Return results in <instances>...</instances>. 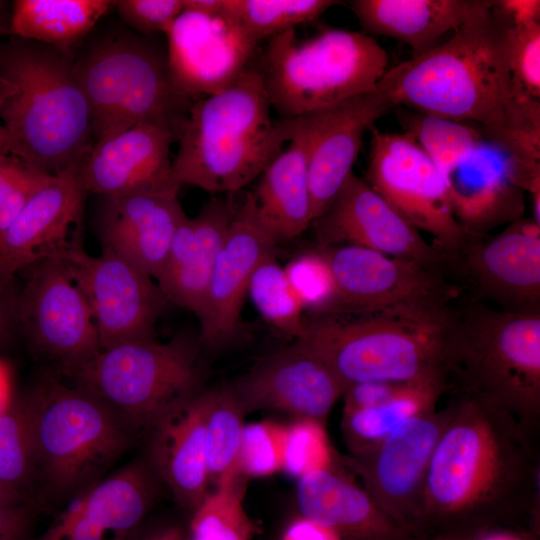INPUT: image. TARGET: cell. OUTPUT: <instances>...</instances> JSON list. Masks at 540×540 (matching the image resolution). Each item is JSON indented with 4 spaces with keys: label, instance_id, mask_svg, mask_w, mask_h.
I'll list each match as a JSON object with an SVG mask.
<instances>
[{
    "label": "cell",
    "instance_id": "1",
    "mask_svg": "<svg viewBox=\"0 0 540 540\" xmlns=\"http://www.w3.org/2000/svg\"><path fill=\"white\" fill-rule=\"evenodd\" d=\"M508 27L486 0L445 42L388 68L376 90L392 107L473 124L484 137L540 161V101L513 82Z\"/></svg>",
    "mask_w": 540,
    "mask_h": 540
},
{
    "label": "cell",
    "instance_id": "2",
    "mask_svg": "<svg viewBox=\"0 0 540 540\" xmlns=\"http://www.w3.org/2000/svg\"><path fill=\"white\" fill-rule=\"evenodd\" d=\"M449 406L423 484L420 526L533 503L539 490L535 433L484 399L459 396Z\"/></svg>",
    "mask_w": 540,
    "mask_h": 540
},
{
    "label": "cell",
    "instance_id": "3",
    "mask_svg": "<svg viewBox=\"0 0 540 540\" xmlns=\"http://www.w3.org/2000/svg\"><path fill=\"white\" fill-rule=\"evenodd\" d=\"M0 123L12 156L36 171L85 159L91 114L69 48L13 36L0 45Z\"/></svg>",
    "mask_w": 540,
    "mask_h": 540
},
{
    "label": "cell",
    "instance_id": "4",
    "mask_svg": "<svg viewBox=\"0 0 540 540\" xmlns=\"http://www.w3.org/2000/svg\"><path fill=\"white\" fill-rule=\"evenodd\" d=\"M256 66L228 87L193 101L172 159V178L211 194L233 195L258 178L290 140L274 119Z\"/></svg>",
    "mask_w": 540,
    "mask_h": 540
},
{
    "label": "cell",
    "instance_id": "5",
    "mask_svg": "<svg viewBox=\"0 0 540 540\" xmlns=\"http://www.w3.org/2000/svg\"><path fill=\"white\" fill-rule=\"evenodd\" d=\"M30 426L33 503L62 505L107 475L136 438L95 394L49 373L21 398Z\"/></svg>",
    "mask_w": 540,
    "mask_h": 540
},
{
    "label": "cell",
    "instance_id": "6",
    "mask_svg": "<svg viewBox=\"0 0 540 540\" xmlns=\"http://www.w3.org/2000/svg\"><path fill=\"white\" fill-rule=\"evenodd\" d=\"M455 306L438 313L314 314L296 340L326 363L345 390L368 382H434L447 389L444 351Z\"/></svg>",
    "mask_w": 540,
    "mask_h": 540
},
{
    "label": "cell",
    "instance_id": "7",
    "mask_svg": "<svg viewBox=\"0 0 540 540\" xmlns=\"http://www.w3.org/2000/svg\"><path fill=\"white\" fill-rule=\"evenodd\" d=\"M459 301L444 351L447 392L503 407L536 433L540 312L496 309L472 299Z\"/></svg>",
    "mask_w": 540,
    "mask_h": 540
},
{
    "label": "cell",
    "instance_id": "8",
    "mask_svg": "<svg viewBox=\"0 0 540 540\" xmlns=\"http://www.w3.org/2000/svg\"><path fill=\"white\" fill-rule=\"evenodd\" d=\"M388 63L363 32L326 28L300 41L290 29L268 39L256 67L271 107L294 118L375 91Z\"/></svg>",
    "mask_w": 540,
    "mask_h": 540
},
{
    "label": "cell",
    "instance_id": "9",
    "mask_svg": "<svg viewBox=\"0 0 540 540\" xmlns=\"http://www.w3.org/2000/svg\"><path fill=\"white\" fill-rule=\"evenodd\" d=\"M75 69L95 141L138 124L163 126L179 137L193 100L176 87L167 51L139 36H111L75 61Z\"/></svg>",
    "mask_w": 540,
    "mask_h": 540
},
{
    "label": "cell",
    "instance_id": "10",
    "mask_svg": "<svg viewBox=\"0 0 540 540\" xmlns=\"http://www.w3.org/2000/svg\"><path fill=\"white\" fill-rule=\"evenodd\" d=\"M198 341H130L102 349L70 379L105 402L135 437L203 390L206 366Z\"/></svg>",
    "mask_w": 540,
    "mask_h": 540
},
{
    "label": "cell",
    "instance_id": "11",
    "mask_svg": "<svg viewBox=\"0 0 540 540\" xmlns=\"http://www.w3.org/2000/svg\"><path fill=\"white\" fill-rule=\"evenodd\" d=\"M319 249L335 285V303L327 313H438L461 299L462 286L445 269L354 245Z\"/></svg>",
    "mask_w": 540,
    "mask_h": 540
},
{
    "label": "cell",
    "instance_id": "12",
    "mask_svg": "<svg viewBox=\"0 0 540 540\" xmlns=\"http://www.w3.org/2000/svg\"><path fill=\"white\" fill-rule=\"evenodd\" d=\"M370 131L364 180L418 231L430 234L452 267L469 233L454 216L444 176L408 133L375 125Z\"/></svg>",
    "mask_w": 540,
    "mask_h": 540
},
{
    "label": "cell",
    "instance_id": "13",
    "mask_svg": "<svg viewBox=\"0 0 540 540\" xmlns=\"http://www.w3.org/2000/svg\"><path fill=\"white\" fill-rule=\"evenodd\" d=\"M16 297V320L32 349L71 378L100 351L87 300L61 259L28 268Z\"/></svg>",
    "mask_w": 540,
    "mask_h": 540
},
{
    "label": "cell",
    "instance_id": "14",
    "mask_svg": "<svg viewBox=\"0 0 540 540\" xmlns=\"http://www.w3.org/2000/svg\"><path fill=\"white\" fill-rule=\"evenodd\" d=\"M454 216L469 234L486 235L523 217L524 194L540 217V161L521 157L483 137L472 152L444 175Z\"/></svg>",
    "mask_w": 540,
    "mask_h": 540
},
{
    "label": "cell",
    "instance_id": "15",
    "mask_svg": "<svg viewBox=\"0 0 540 540\" xmlns=\"http://www.w3.org/2000/svg\"><path fill=\"white\" fill-rule=\"evenodd\" d=\"M60 259L87 300L101 350L155 338L168 300L149 274L105 248L91 255L82 246Z\"/></svg>",
    "mask_w": 540,
    "mask_h": 540
},
{
    "label": "cell",
    "instance_id": "16",
    "mask_svg": "<svg viewBox=\"0 0 540 540\" xmlns=\"http://www.w3.org/2000/svg\"><path fill=\"white\" fill-rule=\"evenodd\" d=\"M450 406L420 413L369 449L343 457L375 503L396 523L415 532L420 526L421 495L436 443Z\"/></svg>",
    "mask_w": 540,
    "mask_h": 540
},
{
    "label": "cell",
    "instance_id": "17",
    "mask_svg": "<svg viewBox=\"0 0 540 540\" xmlns=\"http://www.w3.org/2000/svg\"><path fill=\"white\" fill-rule=\"evenodd\" d=\"M81 163L50 175L0 234V285L9 287L18 274L37 263L60 259L83 246L87 192L80 177Z\"/></svg>",
    "mask_w": 540,
    "mask_h": 540
},
{
    "label": "cell",
    "instance_id": "18",
    "mask_svg": "<svg viewBox=\"0 0 540 540\" xmlns=\"http://www.w3.org/2000/svg\"><path fill=\"white\" fill-rule=\"evenodd\" d=\"M452 269L466 280L472 300L540 312V224L522 217L492 237L468 234Z\"/></svg>",
    "mask_w": 540,
    "mask_h": 540
},
{
    "label": "cell",
    "instance_id": "19",
    "mask_svg": "<svg viewBox=\"0 0 540 540\" xmlns=\"http://www.w3.org/2000/svg\"><path fill=\"white\" fill-rule=\"evenodd\" d=\"M312 224L321 248L354 245L390 257L451 269L450 260L442 251L425 241L386 199L353 173Z\"/></svg>",
    "mask_w": 540,
    "mask_h": 540
},
{
    "label": "cell",
    "instance_id": "20",
    "mask_svg": "<svg viewBox=\"0 0 540 540\" xmlns=\"http://www.w3.org/2000/svg\"><path fill=\"white\" fill-rule=\"evenodd\" d=\"M157 481L147 460L122 466L65 501L34 540H131L154 502Z\"/></svg>",
    "mask_w": 540,
    "mask_h": 540
},
{
    "label": "cell",
    "instance_id": "21",
    "mask_svg": "<svg viewBox=\"0 0 540 540\" xmlns=\"http://www.w3.org/2000/svg\"><path fill=\"white\" fill-rule=\"evenodd\" d=\"M229 385L245 414L277 410L324 424L345 392L326 363L298 340L263 358Z\"/></svg>",
    "mask_w": 540,
    "mask_h": 540
},
{
    "label": "cell",
    "instance_id": "22",
    "mask_svg": "<svg viewBox=\"0 0 540 540\" xmlns=\"http://www.w3.org/2000/svg\"><path fill=\"white\" fill-rule=\"evenodd\" d=\"M391 108L375 90L294 117L306 136L313 221L327 209L352 173L365 132Z\"/></svg>",
    "mask_w": 540,
    "mask_h": 540
},
{
    "label": "cell",
    "instance_id": "23",
    "mask_svg": "<svg viewBox=\"0 0 540 540\" xmlns=\"http://www.w3.org/2000/svg\"><path fill=\"white\" fill-rule=\"evenodd\" d=\"M176 87L191 100L232 84L250 65L257 43L223 17L182 11L165 33Z\"/></svg>",
    "mask_w": 540,
    "mask_h": 540
},
{
    "label": "cell",
    "instance_id": "24",
    "mask_svg": "<svg viewBox=\"0 0 540 540\" xmlns=\"http://www.w3.org/2000/svg\"><path fill=\"white\" fill-rule=\"evenodd\" d=\"M277 244L260 222L248 192L216 258L204 311L198 319L201 345L220 347L237 335L250 279L263 260L274 256Z\"/></svg>",
    "mask_w": 540,
    "mask_h": 540
},
{
    "label": "cell",
    "instance_id": "25",
    "mask_svg": "<svg viewBox=\"0 0 540 540\" xmlns=\"http://www.w3.org/2000/svg\"><path fill=\"white\" fill-rule=\"evenodd\" d=\"M179 189L169 186L103 197L97 218L101 248L155 280L174 233L186 216L178 199Z\"/></svg>",
    "mask_w": 540,
    "mask_h": 540
},
{
    "label": "cell",
    "instance_id": "26",
    "mask_svg": "<svg viewBox=\"0 0 540 540\" xmlns=\"http://www.w3.org/2000/svg\"><path fill=\"white\" fill-rule=\"evenodd\" d=\"M177 139L166 127L138 124L95 141L80 166L86 192L105 197L178 186L170 158V147Z\"/></svg>",
    "mask_w": 540,
    "mask_h": 540
},
{
    "label": "cell",
    "instance_id": "27",
    "mask_svg": "<svg viewBox=\"0 0 540 540\" xmlns=\"http://www.w3.org/2000/svg\"><path fill=\"white\" fill-rule=\"evenodd\" d=\"M237 207L232 195L212 197L199 213L183 218L170 243L164 264L155 278L166 299L203 314L218 253Z\"/></svg>",
    "mask_w": 540,
    "mask_h": 540
},
{
    "label": "cell",
    "instance_id": "28",
    "mask_svg": "<svg viewBox=\"0 0 540 540\" xmlns=\"http://www.w3.org/2000/svg\"><path fill=\"white\" fill-rule=\"evenodd\" d=\"M208 389L163 415L145 434L147 461L176 501L196 509L209 494L205 433Z\"/></svg>",
    "mask_w": 540,
    "mask_h": 540
},
{
    "label": "cell",
    "instance_id": "29",
    "mask_svg": "<svg viewBox=\"0 0 540 540\" xmlns=\"http://www.w3.org/2000/svg\"><path fill=\"white\" fill-rule=\"evenodd\" d=\"M301 517L335 531L345 540H382L414 534L391 519L364 488L334 468L297 480Z\"/></svg>",
    "mask_w": 540,
    "mask_h": 540
},
{
    "label": "cell",
    "instance_id": "30",
    "mask_svg": "<svg viewBox=\"0 0 540 540\" xmlns=\"http://www.w3.org/2000/svg\"><path fill=\"white\" fill-rule=\"evenodd\" d=\"M486 0H353L363 33L396 39L422 55L445 42Z\"/></svg>",
    "mask_w": 540,
    "mask_h": 540
},
{
    "label": "cell",
    "instance_id": "31",
    "mask_svg": "<svg viewBox=\"0 0 540 540\" xmlns=\"http://www.w3.org/2000/svg\"><path fill=\"white\" fill-rule=\"evenodd\" d=\"M288 145L259 176L251 192L260 222L277 241L292 240L313 222L306 136L295 118Z\"/></svg>",
    "mask_w": 540,
    "mask_h": 540
},
{
    "label": "cell",
    "instance_id": "32",
    "mask_svg": "<svg viewBox=\"0 0 540 540\" xmlns=\"http://www.w3.org/2000/svg\"><path fill=\"white\" fill-rule=\"evenodd\" d=\"M114 7L109 0H16L13 37L67 47L84 37Z\"/></svg>",
    "mask_w": 540,
    "mask_h": 540
},
{
    "label": "cell",
    "instance_id": "33",
    "mask_svg": "<svg viewBox=\"0 0 540 540\" xmlns=\"http://www.w3.org/2000/svg\"><path fill=\"white\" fill-rule=\"evenodd\" d=\"M445 392L440 383H410L379 403L343 406L341 427L350 455L374 446L406 420L436 408Z\"/></svg>",
    "mask_w": 540,
    "mask_h": 540
},
{
    "label": "cell",
    "instance_id": "34",
    "mask_svg": "<svg viewBox=\"0 0 540 540\" xmlns=\"http://www.w3.org/2000/svg\"><path fill=\"white\" fill-rule=\"evenodd\" d=\"M205 451L210 485L214 489L245 478L238 456L245 412L230 385L208 389Z\"/></svg>",
    "mask_w": 540,
    "mask_h": 540
},
{
    "label": "cell",
    "instance_id": "35",
    "mask_svg": "<svg viewBox=\"0 0 540 540\" xmlns=\"http://www.w3.org/2000/svg\"><path fill=\"white\" fill-rule=\"evenodd\" d=\"M335 0H222L220 16L255 43L312 21Z\"/></svg>",
    "mask_w": 540,
    "mask_h": 540
},
{
    "label": "cell",
    "instance_id": "36",
    "mask_svg": "<svg viewBox=\"0 0 540 540\" xmlns=\"http://www.w3.org/2000/svg\"><path fill=\"white\" fill-rule=\"evenodd\" d=\"M405 132L423 149L444 176L466 158L484 137L473 124L421 112L401 117Z\"/></svg>",
    "mask_w": 540,
    "mask_h": 540
},
{
    "label": "cell",
    "instance_id": "37",
    "mask_svg": "<svg viewBox=\"0 0 540 540\" xmlns=\"http://www.w3.org/2000/svg\"><path fill=\"white\" fill-rule=\"evenodd\" d=\"M247 294L260 315L278 332L294 340L301 336L305 311L275 256L258 265Z\"/></svg>",
    "mask_w": 540,
    "mask_h": 540
},
{
    "label": "cell",
    "instance_id": "38",
    "mask_svg": "<svg viewBox=\"0 0 540 540\" xmlns=\"http://www.w3.org/2000/svg\"><path fill=\"white\" fill-rule=\"evenodd\" d=\"M243 479L215 488L195 509L186 540H251L255 526L243 506Z\"/></svg>",
    "mask_w": 540,
    "mask_h": 540
},
{
    "label": "cell",
    "instance_id": "39",
    "mask_svg": "<svg viewBox=\"0 0 540 540\" xmlns=\"http://www.w3.org/2000/svg\"><path fill=\"white\" fill-rule=\"evenodd\" d=\"M0 484L19 492L34 504L31 434L21 399L11 401L0 413Z\"/></svg>",
    "mask_w": 540,
    "mask_h": 540
},
{
    "label": "cell",
    "instance_id": "40",
    "mask_svg": "<svg viewBox=\"0 0 540 540\" xmlns=\"http://www.w3.org/2000/svg\"><path fill=\"white\" fill-rule=\"evenodd\" d=\"M336 456L325 424L314 419L296 418L286 426L283 469L292 478L334 468Z\"/></svg>",
    "mask_w": 540,
    "mask_h": 540
},
{
    "label": "cell",
    "instance_id": "41",
    "mask_svg": "<svg viewBox=\"0 0 540 540\" xmlns=\"http://www.w3.org/2000/svg\"><path fill=\"white\" fill-rule=\"evenodd\" d=\"M286 426L272 420L251 422L243 427L239 472L247 477H265L283 469Z\"/></svg>",
    "mask_w": 540,
    "mask_h": 540
},
{
    "label": "cell",
    "instance_id": "42",
    "mask_svg": "<svg viewBox=\"0 0 540 540\" xmlns=\"http://www.w3.org/2000/svg\"><path fill=\"white\" fill-rule=\"evenodd\" d=\"M284 271L304 311L314 315L332 310L335 285L329 264L320 249L298 255L284 267Z\"/></svg>",
    "mask_w": 540,
    "mask_h": 540
},
{
    "label": "cell",
    "instance_id": "43",
    "mask_svg": "<svg viewBox=\"0 0 540 540\" xmlns=\"http://www.w3.org/2000/svg\"><path fill=\"white\" fill-rule=\"evenodd\" d=\"M507 51L516 88L540 101V21L508 27Z\"/></svg>",
    "mask_w": 540,
    "mask_h": 540
},
{
    "label": "cell",
    "instance_id": "44",
    "mask_svg": "<svg viewBox=\"0 0 540 540\" xmlns=\"http://www.w3.org/2000/svg\"><path fill=\"white\" fill-rule=\"evenodd\" d=\"M49 177L15 157L0 162V234Z\"/></svg>",
    "mask_w": 540,
    "mask_h": 540
},
{
    "label": "cell",
    "instance_id": "45",
    "mask_svg": "<svg viewBox=\"0 0 540 540\" xmlns=\"http://www.w3.org/2000/svg\"><path fill=\"white\" fill-rule=\"evenodd\" d=\"M120 18L138 33H166L183 11V0H117Z\"/></svg>",
    "mask_w": 540,
    "mask_h": 540
},
{
    "label": "cell",
    "instance_id": "46",
    "mask_svg": "<svg viewBox=\"0 0 540 540\" xmlns=\"http://www.w3.org/2000/svg\"><path fill=\"white\" fill-rule=\"evenodd\" d=\"M35 512L31 503L0 508V540H34Z\"/></svg>",
    "mask_w": 540,
    "mask_h": 540
},
{
    "label": "cell",
    "instance_id": "47",
    "mask_svg": "<svg viewBox=\"0 0 540 540\" xmlns=\"http://www.w3.org/2000/svg\"><path fill=\"white\" fill-rule=\"evenodd\" d=\"M493 5L509 27L540 21L539 0H493Z\"/></svg>",
    "mask_w": 540,
    "mask_h": 540
},
{
    "label": "cell",
    "instance_id": "48",
    "mask_svg": "<svg viewBox=\"0 0 540 540\" xmlns=\"http://www.w3.org/2000/svg\"><path fill=\"white\" fill-rule=\"evenodd\" d=\"M282 540H342L332 529L300 517L285 530Z\"/></svg>",
    "mask_w": 540,
    "mask_h": 540
},
{
    "label": "cell",
    "instance_id": "49",
    "mask_svg": "<svg viewBox=\"0 0 540 540\" xmlns=\"http://www.w3.org/2000/svg\"><path fill=\"white\" fill-rule=\"evenodd\" d=\"M8 286L0 285V344L4 343L11 333L16 320V298L8 300L6 290Z\"/></svg>",
    "mask_w": 540,
    "mask_h": 540
},
{
    "label": "cell",
    "instance_id": "50",
    "mask_svg": "<svg viewBox=\"0 0 540 540\" xmlns=\"http://www.w3.org/2000/svg\"><path fill=\"white\" fill-rule=\"evenodd\" d=\"M414 534L391 537L382 540H476L477 536L474 532L466 531H442L433 537H415Z\"/></svg>",
    "mask_w": 540,
    "mask_h": 540
},
{
    "label": "cell",
    "instance_id": "51",
    "mask_svg": "<svg viewBox=\"0 0 540 540\" xmlns=\"http://www.w3.org/2000/svg\"><path fill=\"white\" fill-rule=\"evenodd\" d=\"M11 401V374L7 364L0 359V413Z\"/></svg>",
    "mask_w": 540,
    "mask_h": 540
},
{
    "label": "cell",
    "instance_id": "52",
    "mask_svg": "<svg viewBox=\"0 0 540 540\" xmlns=\"http://www.w3.org/2000/svg\"><path fill=\"white\" fill-rule=\"evenodd\" d=\"M131 540H186V536L177 527H166L144 536L137 532Z\"/></svg>",
    "mask_w": 540,
    "mask_h": 540
},
{
    "label": "cell",
    "instance_id": "53",
    "mask_svg": "<svg viewBox=\"0 0 540 540\" xmlns=\"http://www.w3.org/2000/svg\"><path fill=\"white\" fill-rule=\"evenodd\" d=\"M23 503L30 502L19 492L0 484V508L16 506Z\"/></svg>",
    "mask_w": 540,
    "mask_h": 540
},
{
    "label": "cell",
    "instance_id": "54",
    "mask_svg": "<svg viewBox=\"0 0 540 540\" xmlns=\"http://www.w3.org/2000/svg\"><path fill=\"white\" fill-rule=\"evenodd\" d=\"M7 134L0 123V162L12 158Z\"/></svg>",
    "mask_w": 540,
    "mask_h": 540
},
{
    "label": "cell",
    "instance_id": "55",
    "mask_svg": "<svg viewBox=\"0 0 540 540\" xmlns=\"http://www.w3.org/2000/svg\"><path fill=\"white\" fill-rule=\"evenodd\" d=\"M476 540H516V539L510 536H506V535H492L488 537H483L481 539L477 537Z\"/></svg>",
    "mask_w": 540,
    "mask_h": 540
},
{
    "label": "cell",
    "instance_id": "56",
    "mask_svg": "<svg viewBox=\"0 0 540 540\" xmlns=\"http://www.w3.org/2000/svg\"><path fill=\"white\" fill-rule=\"evenodd\" d=\"M1 4H2V2L0 1V7H1ZM1 34H2V27H1V25H0V35H1Z\"/></svg>",
    "mask_w": 540,
    "mask_h": 540
}]
</instances>
